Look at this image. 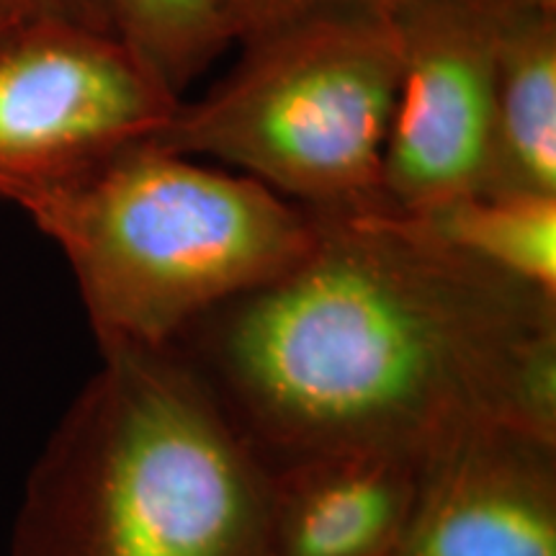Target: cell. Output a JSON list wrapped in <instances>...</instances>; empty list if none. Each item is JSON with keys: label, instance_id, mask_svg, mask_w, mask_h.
Returning <instances> with one entry per match:
<instances>
[{"label": "cell", "instance_id": "9c48e42d", "mask_svg": "<svg viewBox=\"0 0 556 556\" xmlns=\"http://www.w3.org/2000/svg\"><path fill=\"white\" fill-rule=\"evenodd\" d=\"M482 193L556 197V0L520 5L500 34Z\"/></svg>", "mask_w": 556, "mask_h": 556}, {"label": "cell", "instance_id": "5b68a950", "mask_svg": "<svg viewBox=\"0 0 556 556\" xmlns=\"http://www.w3.org/2000/svg\"><path fill=\"white\" fill-rule=\"evenodd\" d=\"M180 96L99 18L39 13L0 37V199L86 176L152 142Z\"/></svg>", "mask_w": 556, "mask_h": 556}, {"label": "cell", "instance_id": "8992f818", "mask_svg": "<svg viewBox=\"0 0 556 556\" xmlns=\"http://www.w3.org/2000/svg\"><path fill=\"white\" fill-rule=\"evenodd\" d=\"M526 3L536 0H407L394 9L402 78L381 165L387 212L417 214L484 191L500 34Z\"/></svg>", "mask_w": 556, "mask_h": 556}, {"label": "cell", "instance_id": "8fae6325", "mask_svg": "<svg viewBox=\"0 0 556 556\" xmlns=\"http://www.w3.org/2000/svg\"><path fill=\"white\" fill-rule=\"evenodd\" d=\"M180 96L235 41L217 0H86Z\"/></svg>", "mask_w": 556, "mask_h": 556}, {"label": "cell", "instance_id": "6da1fadb", "mask_svg": "<svg viewBox=\"0 0 556 556\" xmlns=\"http://www.w3.org/2000/svg\"><path fill=\"white\" fill-rule=\"evenodd\" d=\"M317 214L274 281L170 348L268 471L336 454L426 467L486 426L556 441V296L407 214Z\"/></svg>", "mask_w": 556, "mask_h": 556}, {"label": "cell", "instance_id": "3957f363", "mask_svg": "<svg viewBox=\"0 0 556 556\" xmlns=\"http://www.w3.org/2000/svg\"><path fill=\"white\" fill-rule=\"evenodd\" d=\"M16 206L62 250L99 348H168L312 248L317 214L142 142Z\"/></svg>", "mask_w": 556, "mask_h": 556}, {"label": "cell", "instance_id": "7c38bea8", "mask_svg": "<svg viewBox=\"0 0 556 556\" xmlns=\"http://www.w3.org/2000/svg\"><path fill=\"white\" fill-rule=\"evenodd\" d=\"M222 13H225L235 41L250 37V34L268 29V26L287 21L299 13H307L325 5H384V9H397L407 0H217Z\"/></svg>", "mask_w": 556, "mask_h": 556}, {"label": "cell", "instance_id": "52a82bcc", "mask_svg": "<svg viewBox=\"0 0 556 556\" xmlns=\"http://www.w3.org/2000/svg\"><path fill=\"white\" fill-rule=\"evenodd\" d=\"M392 556H556V441L503 422L464 435L422 469Z\"/></svg>", "mask_w": 556, "mask_h": 556}, {"label": "cell", "instance_id": "7a4b0ae2", "mask_svg": "<svg viewBox=\"0 0 556 556\" xmlns=\"http://www.w3.org/2000/svg\"><path fill=\"white\" fill-rule=\"evenodd\" d=\"M26 477L11 556H270V471L173 348H99Z\"/></svg>", "mask_w": 556, "mask_h": 556}, {"label": "cell", "instance_id": "277c9868", "mask_svg": "<svg viewBox=\"0 0 556 556\" xmlns=\"http://www.w3.org/2000/svg\"><path fill=\"white\" fill-rule=\"evenodd\" d=\"M240 45L225 78L180 101L148 144L222 160L312 212H387L381 165L402 78L394 9L325 5Z\"/></svg>", "mask_w": 556, "mask_h": 556}, {"label": "cell", "instance_id": "ba28073f", "mask_svg": "<svg viewBox=\"0 0 556 556\" xmlns=\"http://www.w3.org/2000/svg\"><path fill=\"white\" fill-rule=\"evenodd\" d=\"M422 469L397 456L336 454L270 471V556H392Z\"/></svg>", "mask_w": 556, "mask_h": 556}, {"label": "cell", "instance_id": "30bf717a", "mask_svg": "<svg viewBox=\"0 0 556 556\" xmlns=\"http://www.w3.org/2000/svg\"><path fill=\"white\" fill-rule=\"evenodd\" d=\"M407 217L443 245L556 296V197L464 193Z\"/></svg>", "mask_w": 556, "mask_h": 556}, {"label": "cell", "instance_id": "4fadbf2b", "mask_svg": "<svg viewBox=\"0 0 556 556\" xmlns=\"http://www.w3.org/2000/svg\"><path fill=\"white\" fill-rule=\"evenodd\" d=\"M50 11H78L96 18L86 0H0V37H5L24 21Z\"/></svg>", "mask_w": 556, "mask_h": 556}]
</instances>
